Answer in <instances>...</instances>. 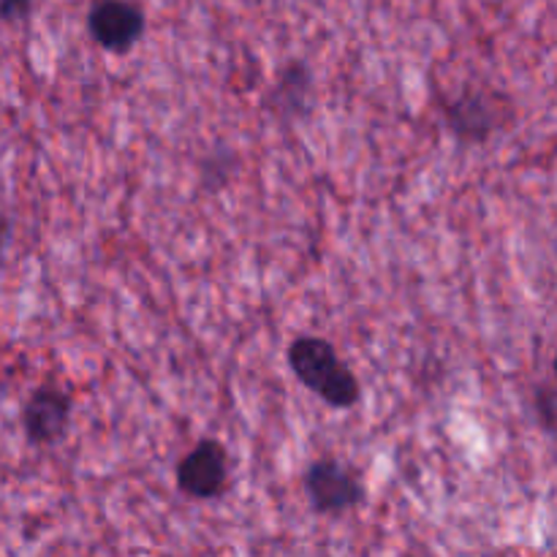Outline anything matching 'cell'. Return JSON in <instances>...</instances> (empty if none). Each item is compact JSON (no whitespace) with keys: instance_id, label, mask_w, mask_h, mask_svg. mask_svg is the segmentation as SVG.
<instances>
[{"instance_id":"6da1fadb","label":"cell","mask_w":557,"mask_h":557,"mask_svg":"<svg viewBox=\"0 0 557 557\" xmlns=\"http://www.w3.org/2000/svg\"><path fill=\"white\" fill-rule=\"evenodd\" d=\"M288 368L332 408H354L362 397L357 375L341 359L330 341L315 335L294 337L288 346Z\"/></svg>"},{"instance_id":"7a4b0ae2","label":"cell","mask_w":557,"mask_h":557,"mask_svg":"<svg viewBox=\"0 0 557 557\" xmlns=\"http://www.w3.org/2000/svg\"><path fill=\"white\" fill-rule=\"evenodd\" d=\"M305 495L315 515L337 517L362 504L364 487L351 468L343 466L341 460L324 457V460L310 462L305 471Z\"/></svg>"},{"instance_id":"3957f363","label":"cell","mask_w":557,"mask_h":557,"mask_svg":"<svg viewBox=\"0 0 557 557\" xmlns=\"http://www.w3.org/2000/svg\"><path fill=\"white\" fill-rule=\"evenodd\" d=\"M145 11L131 0H92L87 30L92 41L112 54H125L145 36Z\"/></svg>"},{"instance_id":"277c9868","label":"cell","mask_w":557,"mask_h":557,"mask_svg":"<svg viewBox=\"0 0 557 557\" xmlns=\"http://www.w3.org/2000/svg\"><path fill=\"white\" fill-rule=\"evenodd\" d=\"M228 484V455L221 441L205 438L177 462L180 493L194 500L221 498Z\"/></svg>"},{"instance_id":"5b68a950","label":"cell","mask_w":557,"mask_h":557,"mask_svg":"<svg viewBox=\"0 0 557 557\" xmlns=\"http://www.w3.org/2000/svg\"><path fill=\"white\" fill-rule=\"evenodd\" d=\"M511 117L509 101H495L490 92L466 90L446 103V125L460 141H487Z\"/></svg>"},{"instance_id":"8992f818","label":"cell","mask_w":557,"mask_h":557,"mask_svg":"<svg viewBox=\"0 0 557 557\" xmlns=\"http://www.w3.org/2000/svg\"><path fill=\"white\" fill-rule=\"evenodd\" d=\"M69 419L71 397L58 386H41L22 406V430L36 446H49L63 438Z\"/></svg>"},{"instance_id":"52a82bcc","label":"cell","mask_w":557,"mask_h":557,"mask_svg":"<svg viewBox=\"0 0 557 557\" xmlns=\"http://www.w3.org/2000/svg\"><path fill=\"white\" fill-rule=\"evenodd\" d=\"M313 90V74L302 60H292L277 74L275 87L267 96L272 112L281 120H297L308 112V98Z\"/></svg>"},{"instance_id":"ba28073f","label":"cell","mask_w":557,"mask_h":557,"mask_svg":"<svg viewBox=\"0 0 557 557\" xmlns=\"http://www.w3.org/2000/svg\"><path fill=\"white\" fill-rule=\"evenodd\" d=\"M33 0H0V22H20L30 14Z\"/></svg>"},{"instance_id":"9c48e42d","label":"cell","mask_w":557,"mask_h":557,"mask_svg":"<svg viewBox=\"0 0 557 557\" xmlns=\"http://www.w3.org/2000/svg\"><path fill=\"white\" fill-rule=\"evenodd\" d=\"M9 237H11V223H9V218L0 215V261H3V253H5V245H9Z\"/></svg>"}]
</instances>
